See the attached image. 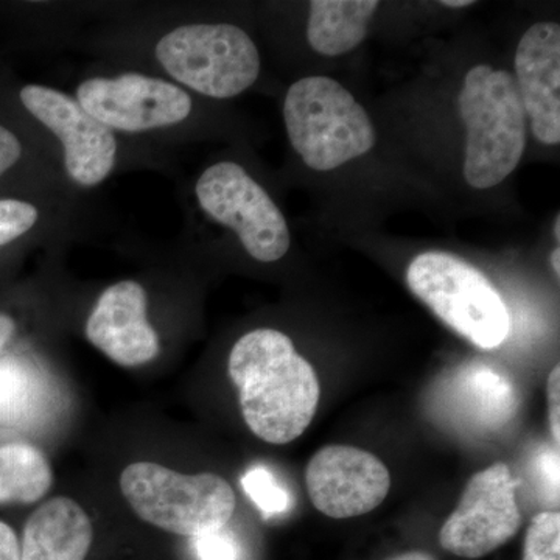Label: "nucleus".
Segmentation results:
<instances>
[{"mask_svg":"<svg viewBox=\"0 0 560 560\" xmlns=\"http://www.w3.org/2000/svg\"><path fill=\"white\" fill-rule=\"evenodd\" d=\"M243 419L259 440L296 441L318 411V375L282 331L257 329L235 342L228 363Z\"/></svg>","mask_w":560,"mask_h":560,"instance_id":"nucleus-1","label":"nucleus"},{"mask_svg":"<svg viewBox=\"0 0 560 560\" xmlns=\"http://www.w3.org/2000/svg\"><path fill=\"white\" fill-rule=\"evenodd\" d=\"M458 103L467 130L464 178L474 189L499 186L525 153L528 117L517 83L506 70L475 66Z\"/></svg>","mask_w":560,"mask_h":560,"instance_id":"nucleus-2","label":"nucleus"},{"mask_svg":"<svg viewBox=\"0 0 560 560\" xmlns=\"http://www.w3.org/2000/svg\"><path fill=\"white\" fill-rule=\"evenodd\" d=\"M283 119L291 145L313 171H335L366 154L377 139L363 106L329 77L291 84Z\"/></svg>","mask_w":560,"mask_h":560,"instance_id":"nucleus-3","label":"nucleus"},{"mask_svg":"<svg viewBox=\"0 0 560 560\" xmlns=\"http://www.w3.org/2000/svg\"><path fill=\"white\" fill-rule=\"evenodd\" d=\"M411 293L452 330L480 349H495L511 330L506 304L488 278L469 261L442 250L412 259Z\"/></svg>","mask_w":560,"mask_h":560,"instance_id":"nucleus-4","label":"nucleus"},{"mask_svg":"<svg viewBox=\"0 0 560 560\" xmlns=\"http://www.w3.org/2000/svg\"><path fill=\"white\" fill-rule=\"evenodd\" d=\"M120 489L143 522L187 537L223 529L237 503L219 475H183L154 463L130 464L121 471Z\"/></svg>","mask_w":560,"mask_h":560,"instance_id":"nucleus-5","label":"nucleus"},{"mask_svg":"<svg viewBox=\"0 0 560 560\" xmlns=\"http://www.w3.org/2000/svg\"><path fill=\"white\" fill-rule=\"evenodd\" d=\"M154 54L173 80L206 97H237L259 79V50L232 24L183 25L162 36Z\"/></svg>","mask_w":560,"mask_h":560,"instance_id":"nucleus-6","label":"nucleus"},{"mask_svg":"<svg viewBox=\"0 0 560 560\" xmlns=\"http://www.w3.org/2000/svg\"><path fill=\"white\" fill-rule=\"evenodd\" d=\"M201 209L231 228L253 259L271 264L289 253L290 228L268 191L235 162L206 168L195 187Z\"/></svg>","mask_w":560,"mask_h":560,"instance_id":"nucleus-7","label":"nucleus"},{"mask_svg":"<svg viewBox=\"0 0 560 560\" xmlns=\"http://www.w3.org/2000/svg\"><path fill=\"white\" fill-rule=\"evenodd\" d=\"M518 486L504 463L475 474L458 508L442 525L441 547L458 558L481 559L508 544L522 526Z\"/></svg>","mask_w":560,"mask_h":560,"instance_id":"nucleus-8","label":"nucleus"},{"mask_svg":"<svg viewBox=\"0 0 560 560\" xmlns=\"http://www.w3.org/2000/svg\"><path fill=\"white\" fill-rule=\"evenodd\" d=\"M77 102L110 131L145 132L172 127L191 113L186 91L135 72L83 81L77 90Z\"/></svg>","mask_w":560,"mask_h":560,"instance_id":"nucleus-9","label":"nucleus"},{"mask_svg":"<svg viewBox=\"0 0 560 560\" xmlns=\"http://www.w3.org/2000/svg\"><path fill=\"white\" fill-rule=\"evenodd\" d=\"M22 105L60 139L66 172L83 187L103 183L117 160L114 132L91 116L75 98L54 88L27 84Z\"/></svg>","mask_w":560,"mask_h":560,"instance_id":"nucleus-10","label":"nucleus"},{"mask_svg":"<svg viewBox=\"0 0 560 560\" xmlns=\"http://www.w3.org/2000/svg\"><path fill=\"white\" fill-rule=\"evenodd\" d=\"M305 486L313 506L330 518H352L381 506L390 489L388 467L352 445H327L308 463Z\"/></svg>","mask_w":560,"mask_h":560,"instance_id":"nucleus-11","label":"nucleus"},{"mask_svg":"<svg viewBox=\"0 0 560 560\" xmlns=\"http://www.w3.org/2000/svg\"><path fill=\"white\" fill-rule=\"evenodd\" d=\"M86 337L124 368L142 366L156 359L160 338L147 318L143 287L135 280H121L103 291L88 318Z\"/></svg>","mask_w":560,"mask_h":560,"instance_id":"nucleus-12","label":"nucleus"},{"mask_svg":"<svg viewBox=\"0 0 560 560\" xmlns=\"http://www.w3.org/2000/svg\"><path fill=\"white\" fill-rule=\"evenodd\" d=\"M517 90L530 130L545 145L560 142V27L556 22L534 24L515 51Z\"/></svg>","mask_w":560,"mask_h":560,"instance_id":"nucleus-13","label":"nucleus"},{"mask_svg":"<svg viewBox=\"0 0 560 560\" xmlns=\"http://www.w3.org/2000/svg\"><path fill=\"white\" fill-rule=\"evenodd\" d=\"M94 529L77 501L55 497L25 522L21 560H86Z\"/></svg>","mask_w":560,"mask_h":560,"instance_id":"nucleus-14","label":"nucleus"},{"mask_svg":"<svg viewBox=\"0 0 560 560\" xmlns=\"http://www.w3.org/2000/svg\"><path fill=\"white\" fill-rule=\"evenodd\" d=\"M377 9V0H313L307 24L312 49L326 57L355 49Z\"/></svg>","mask_w":560,"mask_h":560,"instance_id":"nucleus-15","label":"nucleus"},{"mask_svg":"<svg viewBox=\"0 0 560 560\" xmlns=\"http://www.w3.org/2000/svg\"><path fill=\"white\" fill-rule=\"evenodd\" d=\"M54 485L49 459L35 445L0 447V504L36 503Z\"/></svg>","mask_w":560,"mask_h":560,"instance_id":"nucleus-16","label":"nucleus"},{"mask_svg":"<svg viewBox=\"0 0 560 560\" xmlns=\"http://www.w3.org/2000/svg\"><path fill=\"white\" fill-rule=\"evenodd\" d=\"M46 383L16 359L0 360V425H24L43 410Z\"/></svg>","mask_w":560,"mask_h":560,"instance_id":"nucleus-17","label":"nucleus"},{"mask_svg":"<svg viewBox=\"0 0 560 560\" xmlns=\"http://www.w3.org/2000/svg\"><path fill=\"white\" fill-rule=\"evenodd\" d=\"M242 486L265 515L282 514L290 508L289 492L267 467H253L246 471Z\"/></svg>","mask_w":560,"mask_h":560,"instance_id":"nucleus-18","label":"nucleus"},{"mask_svg":"<svg viewBox=\"0 0 560 560\" xmlns=\"http://www.w3.org/2000/svg\"><path fill=\"white\" fill-rule=\"evenodd\" d=\"M523 560H560V514L540 512L530 521L523 545Z\"/></svg>","mask_w":560,"mask_h":560,"instance_id":"nucleus-19","label":"nucleus"},{"mask_svg":"<svg viewBox=\"0 0 560 560\" xmlns=\"http://www.w3.org/2000/svg\"><path fill=\"white\" fill-rule=\"evenodd\" d=\"M38 219V209L31 202L0 200V246L27 234Z\"/></svg>","mask_w":560,"mask_h":560,"instance_id":"nucleus-20","label":"nucleus"},{"mask_svg":"<svg viewBox=\"0 0 560 560\" xmlns=\"http://www.w3.org/2000/svg\"><path fill=\"white\" fill-rule=\"evenodd\" d=\"M200 560H237V545L223 529L195 537Z\"/></svg>","mask_w":560,"mask_h":560,"instance_id":"nucleus-21","label":"nucleus"},{"mask_svg":"<svg viewBox=\"0 0 560 560\" xmlns=\"http://www.w3.org/2000/svg\"><path fill=\"white\" fill-rule=\"evenodd\" d=\"M548 416L552 440L559 447L560 442V366L556 364L547 382Z\"/></svg>","mask_w":560,"mask_h":560,"instance_id":"nucleus-22","label":"nucleus"},{"mask_svg":"<svg viewBox=\"0 0 560 560\" xmlns=\"http://www.w3.org/2000/svg\"><path fill=\"white\" fill-rule=\"evenodd\" d=\"M21 154L20 139L0 125V176L20 161Z\"/></svg>","mask_w":560,"mask_h":560,"instance_id":"nucleus-23","label":"nucleus"},{"mask_svg":"<svg viewBox=\"0 0 560 560\" xmlns=\"http://www.w3.org/2000/svg\"><path fill=\"white\" fill-rule=\"evenodd\" d=\"M0 560H21V544L16 533L3 522H0Z\"/></svg>","mask_w":560,"mask_h":560,"instance_id":"nucleus-24","label":"nucleus"},{"mask_svg":"<svg viewBox=\"0 0 560 560\" xmlns=\"http://www.w3.org/2000/svg\"><path fill=\"white\" fill-rule=\"evenodd\" d=\"M14 331V323L10 316L2 315L0 313V350L3 349V346L10 341V338L13 337Z\"/></svg>","mask_w":560,"mask_h":560,"instance_id":"nucleus-25","label":"nucleus"},{"mask_svg":"<svg viewBox=\"0 0 560 560\" xmlns=\"http://www.w3.org/2000/svg\"><path fill=\"white\" fill-rule=\"evenodd\" d=\"M386 560H438L436 556L430 555L427 551H408L401 552L399 556H394Z\"/></svg>","mask_w":560,"mask_h":560,"instance_id":"nucleus-26","label":"nucleus"},{"mask_svg":"<svg viewBox=\"0 0 560 560\" xmlns=\"http://www.w3.org/2000/svg\"><path fill=\"white\" fill-rule=\"evenodd\" d=\"M471 3H474L471 0H444V2H441V5L447 7V9H466Z\"/></svg>","mask_w":560,"mask_h":560,"instance_id":"nucleus-27","label":"nucleus"},{"mask_svg":"<svg viewBox=\"0 0 560 560\" xmlns=\"http://www.w3.org/2000/svg\"><path fill=\"white\" fill-rule=\"evenodd\" d=\"M551 265H552V270H555L556 276H558V278H559V276H560V248H559V246H558V248L552 250Z\"/></svg>","mask_w":560,"mask_h":560,"instance_id":"nucleus-28","label":"nucleus"},{"mask_svg":"<svg viewBox=\"0 0 560 560\" xmlns=\"http://www.w3.org/2000/svg\"><path fill=\"white\" fill-rule=\"evenodd\" d=\"M555 234H556V241H560V217L558 215V219H556L555 224Z\"/></svg>","mask_w":560,"mask_h":560,"instance_id":"nucleus-29","label":"nucleus"}]
</instances>
